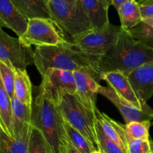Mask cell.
Wrapping results in <instances>:
<instances>
[{
  "instance_id": "cell-18",
  "label": "cell",
  "mask_w": 153,
  "mask_h": 153,
  "mask_svg": "<svg viewBox=\"0 0 153 153\" xmlns=\"http://www.w3.org/2000/svg\"><path fill=\"white\" fill-rule=\"evenodd\" d=\"M120 19V26L123 30L130 31L143 21L140 4L135 0H131L121 4L117 9Z\"/></svg>"
},
{
  "instance_id": "cell-33",
  "label": "cell",
  "mask_w": 153,
  "mask_h": 153,
  "mask_svg": "<svg viewBox=\"0 0 153 153\" xmlns=\"http://www.w3.org/2000/svg\"><path fill=\"white\" fill-rule=\"evenodd\" d=\"M65 1L70 3V4H73V5H77L81 3L80 0H65Z\"/></svg>"
},
{
  "instance_id": "cell-40",
  "label": "cell",
  "mask_w": 153,
  "mask_h": 153,
  "mask_svg": "<svg viewBox=\"0 0 153 153\" xmlns=\"http://www.w3.org/2000/svg\"><path fill=\"white\" fill-rule=\"evenodd\" d=\"M0 153H1V144H0Z\"/></svg>"
},
{
  "instance_id": "cell-27",
  "label": "cell",
  "mask_w": 153,
  "mask_h": 153,
  "mask_svg": "<svg viewBox=\"0 0 153 153\" xmlns=\"http://www.w3.org/2000/svg\"><path fill=\"white\" fill-rule=\"evenodd\" d=\"M129 32L135 39L153 47V26L152 25L141 22Z\"/></svg>"
},
{
  "instance_id": "cell-39",
  "label": "cell",
  "mask_w": 153,
  "mask_h": 153,
  "mask_svg": "<svg viewBox=\"0 0 153 153\" xmlns=\"http://www.w3.org/2000/svg\"><path fill=\"white\" fill-rule=\"evenodd\" d=\"M106 1H108V2L109 3V4H111V5H112V2H111V0H105Z\"/></svg>"
},
{
  "instance_id": "cell-29",
  "label": "cell",
  "mask_w": 153,
  "mask_h": 153,
  "mask_svg": "<svg viewBox=\"0 0 153 153\" xmlns=\"http://www.w3.org/2000/svg\"><path fill=\"white\" fill-rule=\"evenodd\" d=\"M149 139H134L129 137L128 134L126 153H152Z\"/></svg>"
},
{
  "instance_id": "cell-23",
  "label": "cell",
  "mask_w": 153,
  "mask_h": 153,
  "mask_svg": "<svg viewBox=\"0 0 153 153\" xmlns=\"http://www.w3.org/2000/svg\"><path fill=\"white\" fill-rule=\"evenodd\" d=\"M64 128L67 141L76 149H77L79 152L82 153H91L97 149L96 146L82 133L75 129L64 120Z\"/></svg>"
},
{
  "instance_id": "cell-9",
  "label": "cell",
  "mask_w": 153,
  "mask_h": 153,
  "mask_svg": "<svg viewBox=\"0 0 153 153\" xmlns=\"http://www.w3.org/2000/svg\"><path fill=\"white\" fill-rule=\"evenodd\" d=\"M34 51L25 46L19 37H13L4 32L0 26V61L16 69L26 70L34 64Z\"/></svg>"
},
{
  "instance_id": "cell-36",
  "label": "cell",
  "mask_w": 153,
  "mask_h": 153,
  "mask_svg": "<svg viewBox=\"0 0 153 153\" xmlns=\"http://www.w3.org/2000/svg\"><path fill=\"white\" fill-rule=\"evenodd\" d=\"M149 141H150V146H151V151H152V153H153V140L152 139H149Z\"/></svg>"
},
{
  "instance_id": "cell-14",
  "label": "cell",
  "mask_w": 153,
  "mask_h": 153,
  "mask_svg": "<svg viewBox=\"0 0 153 153\" xmlns=\"http://www.w3.org/2000/svg\"><path fill=\"white\" fill-rule=\"evenodd\" d=\"M95 118L97 124L103 133L120 146L125 153H126L128 134L126 131L125 125L114 120L107 114L100 111L99 109L95 113Z\"/></svg>"
},
{
  "instance_id": "cell-31",
  "label": "cell",
  "mask_w": 153,
  "mask_h": 153,
  "mask_svg": "<svg viewBox=\"0 0 153 153\" xmlns=\"http://www.w3.org/2000/svg\"><path fill=\"white\" fill-rule=\"evenodd\" d=\"M61 153H82L79 152L77 149L72 146L68 141H66L64 143V146L61 148Z\"/></svg>"
},
{
  "instance_id": "cell-20",
  "label": "cell",
  "mask_w": 153,
  "mask_h": 153,
  "mask_svg": "<svg viewBox=\"0 0 153 153\" xmlns=\"http://www.w3.org/2000/svg\"><path fill=\"white\" fill-rule=\"evenodd\" d=\"M0 131L13 137L12 125L11 98L6 91L0 78Z\"/></svg>"
},
{
  "instance_id": "cell-6",
  "label": "cell",
  "mask_w": 153,
  "mask_h": 153,
  "mask_svg": "<svg viewBox=\"0 0 153 153\" xmlns=\"http://www.w3.org/2000/svg\"><path fill=\"white\" fill-rule=\"evenodd\" d=\"M122 28L109 22L105 26L91 29L72 38L71 41L81 52L101 58L114 44Z\"/></svg>"
},
{
  "instance_id": "cell-24",
  "label": "cell",
  "mask_w": 153,
  "mask_h": 153,
  "mask_svg": "<svg viewBox=\"0 0 153 153\" xmlns=\"http://www.w3.org/2000/svg\"><path fill=\"white\" fill-rule=\"evenodd\" d=\"M27 153H55L43 134L32 126Z\"/></svg>"
},
{
  "instance_id": "cell-30",
  "label": "cell",
  "mask_w": 153,
  "mask_h": 153,
  "mask_svg": "<svg viewBox=\"0 0 153 153\" xmlns=\"http://www.w3.org/2000/svg\"><path fill=\"white\" fill-rule=\"evenodd\" d=\"M143 19L153 17V4H140Z\"/></svg>"
},
{
  "instance_id": "cell-4",
  "label": "cell",
  "mask_w": 153,
  "mask_h": 153,
  "mask_svg": "<svg viewBox=\"0 0 153 153\" xmlns=\"http://www.w3.org/2000/svg\"><path fill=\"white\" fill-rule=\"evenodd\" d=\"M51 19L70 40L93 29L82 2L73 5L65 0H45Z\"/></svg>"
},
{
  "instance_id": "cell-15",
  "label": "cell",
  "mask_w": 153,
  "mask_h": 153,
  "mask_svg": "<svg viewBox=\"0 0 153 153\" xmlns=\"http://www.w3.org/2000/svg\"><path fill=\"white\" fill-rule=\"evenodd\" d=\"M0 19L5 28L12 30L18 37L26 30L28 19L18 10L11 0H0Z\"/></svg>"
},
{
  "instance_id": "cell-1",
  "label": "cell",
  "mask_w": 153,
  "mask_h": 153,
  "mask_svg": "<svg viewBox=\"0 0 153 153\" xmlns=\"http://www.w3.org/2000/svg\"><path fill=\"white\" fill-rule=\"evenodd\" d=\"M153 61V47L132 37L122 28L114 44L100 58L98 70L102 73L119 70L126 75Z\"/></svg>"
},
{
  "instance_id": "cell-2",
  "label": "cell",
  "mask_w": 153,
  "mask_h": 153,
  "mask_svg": "<svg viewBox=\"0 0 153 153\" xmlns=\"http://www.w3.org/2000/svg\"><path fill=\"white\" fill-rule=\"evenodd\" d=\"M33 58L34 64L41 76L49 69L72 72L85 67H94L97 70L100 60V58L81 52L70 40L56 46L36 47Z\"/></svg>"
},
{
  "instance_id": "cell-26",
  "label": "cell",
  "mask_w": 153,
  "mask_h": 153,
  "mask_svg": "<svg viewBox=\"0 0 153 153\" xmlns=\"http://www.w3.org/2000/svg\"><path fill=\"white\" fill-rule=\"evenodd\" d=\"M15 68L0 61V78L10 98L14 97Z\"/></svg>"
},
{
  "instance_id": "cell-10",
  "label": "cell",
  "mask_w": 153,
  "mask_h": 153,
  "mask_svg": "<svg viewBox=\"0 0 153 153\" xmlns=\"http://www.w3.org/2000/svg\"><path fill=\"white\" fill-rule=\"evenodd\" d=\"M76 82V97L88 110L95 114L97 95L101 79L97 70L94 67H85L73 72Z\"/></svg>"
},
{
  "instance_id": "cell-38",
  "label": "cell",
  "mask_w": 153,
  "mask_h": 153,
  "mask_svg": "<svg viewBox=\"0 0 153 153\" xmlns=\"http://www.w3.org/2000/svg\"><path fill=\"white\" fill-rule=\"evenodd\" d=\"M0 26H1V27H4V24H3V22H1V19H0Z\"/></svg>"
},
{
  "instance_id": "cell-21",
  "label": "cell",
  "mask_w": 153,
  "mask_h": 153,
  "mask_svg": "<svg viewBox=\"0 0 153 153\" xmlns=\"http://www.w3.org/2000/svg\"><path fill=\"white\" fill-rule=\"evenodd\" d=\"M14 97L28 105L32 106V85L26 70L15 68Z\"/></svg>"
},
{
  "instance_id": "cell-3",
  "label": "cell",
  "mask_w": 153,
  "mask_h": 153,
  "mask_svg": "<svg viewBox=\"0 0 153 153\" xmlns=\"http://www.w3.org/2000/svg\"><path fill=\"white\" fill-rule=\"evenodd\" d=\"M31 125L43 134L54 152L61 153V148L67 141L64 119L57 105L40 90L33 100Z\"/></svg>"
},
{
  "instance_id": "cell-37",
  "label": "cell",
  "mask_w": 153,
  "mask_h": 153,
  "mask_svg": "<svg viewBox=\"0 0 153 153\" xmlns=\"http://www.w3.org/2000/svg\"><path fill=\"white\" fill-rule=\"evenodd\" d=\"M91 153H103V152H102V151L99 150V149H96V150H94V152H91Z\"/></svg>"
},
{
  "instance_id": "cell-35",
  "label": "cell",
  "mask_w": 153,
  "mask_h": 153,
  "mask_svg": "<svg viewBox=\"0 0 153 153\" xmlns=\"http://www.w3.org/2000/svg\"><path fill=\"white\" fill-rule=\"evenodd\" d=\"M135 1H137L139 4H143V3H144L145 1H147V0H135Z\"/></svg>"
},
{
  "instance_id": "cell-7",
  "label": "cell",
  "mask_w": 153,
  "mask_h": 153,
  "mask_svg": "<svg viewBox=\"0 0 153 153\" xmlns=\"http://www.w3.org/2000/svg\"><path fill=\"white\" fill-rule=\"evenodd\" d=\"M25 46L31 47L56 46L68 40L62 30L51 18L28 19L25 32L18 37Z\"/></svg>"
},
{
  "instance_id": "cell-13",
  "label": "cell",
  "mask_w": 153,
  "mask_h": 153,
  "mask_svg": "<svg viewBox=\"0 0 153 153\" xmlns=\"http://www.w3.org/2000/svg\"><path fill=\"white\" fill-rule=\"evenodd\" d=\"M128 76L140 101L147 104L153 96V61L136 69Z\"/></svg>"
},
{
  "instance_id": "cell-17",
  "label": "cell",
  "mask_w": 153,
  "mask_h": 153,
  "mask_svg": "<svg viewBox=\"0 0 153 153\" xmlns=\"http://www.w3.org/2000/svg\"><path fill=\"white\" fill-rule=\"evenodd\" d=\"M84 10L94 29L102 28L109 23L108 8L111 6L105 0H80Z\"/></svg>"
},
{
  "instance_id": "cell-34",
  "label": "cell",
  "mask_w": 153,
  "mask_h": 153,
  "mask_svg": "<svg viewBox=\"0 0 153 153\" xmlns=\"http://www.w3.org/2000/svg\"><path fill=\"white\" fill-rule=\"evenodd\" d=\"M141 4H153V0H147V1H145L144 3Z\"/></svg>"
},
{
  "instance_id": "cell-16",
  "label": "cell",
  "mask_w": 153,
  "mask_h": 153,
  "mask_svg": "<svg viewBox=\"0 0 153 153\" xmlns=\"http://www.w3.org/2000/svg\"><path fill=\"white\" fill-rule=\"evenodd\" d=\"M12 125L13 136L19 137L27 131H31L32 106L28 105L19 101L16 97L11 99Z\"/></svg>"
},
{
  "instance_id": "cell-25",
  "label": "cell",
  "mask_w": 153,
  "mask_h": 153,
  "mask_svg": "<svg viewBox=\"0 0 153 153\" xmlns=\"http://www.w3.org/2000/svg\"><path fill=\"white\" fill-rule=\"evenodd\" d=\"M151 121H132L126 124L125 128L129 137L134 139L149 140Z\"/></svg>"
},
{
  "instance_id": "cell-5",
  "label": "cell",
  "mask_w": 153,
  "mask_h": 153,
  "mask_svg": "<svg viewBox=\"0 0 153 153\" xmlns=\"http://www.w3.org/2000/svg\"><path fill=\"white\" fill-rule=\"evenodd\" d=\"M57 106L64 120L82 133L98 149L95 114L88 110L76 96H64Z\"/></svg>"
},
{
  "instance_id": "cell-22",
  "label": "cell",
  "mask_w": 153,
  "mask_h": 153,
  "mask_svg": "<svg viewBox=\"0 0 153 153\" xmlns=\"http://www.w3.org/2000/svg\"><path fill=\"white\" fill-rule=\"evenodd\" d=\"M31 133V130L20 137L13 138L0 131L1 153H27Z\"/></svg>"
},
{
  "instance_id": "cell-12",
  "label": "cell",
  "mask_w": 153,
  "mask_h": 153,
  "mask_svg": "<svg viewBox=\"0 0 153 153\" xmlns=\"http://www.w3.org/2000/svg\"><path fill=\"white\" fill-rule=\"evenodd\" d=\"M101 80L107 82L109 88L120 95L123 98L132 103L136 107L140 109H145L149 107V105H143L137 97L128 75L119 70L106 72L100 74Z\"/></svg>"
},
{
  "instance_id": "cell-28",
  "label": "cell",
  "mask_w": 153,
  "mask_h": 153,
  "mask_svg": "<svg viewBox=\"0 0 153 153\" xmlns=\"http://www.w3.org/2000/svg\"><path fill=\"white\" fill-rule=\"evenodd\" d=\"M96 128H97V138L99 142V150L102 151L103 153H125L120 146L110 140L103 133L97 124V121H96Z\"/></svg>"
},
{
  "instance_id": "cell-32",
  "label": "cell",
  "mask_w": 153,
  "mask_h": 153,
  "mask_svg": "<svg viewBox=\"0 0 153 153\" xmlns=\"http://www.w3.org/2000/svg\"><path fill=\"white\" fill-rule=\"evenodd\" d=\"M131 1V0H111V2H112V5L116 8L117 10V9L119 8V7L121 5V4L126 2V1Z\"/></svg>"
},
{
  "instance_id": "cell-19",
  "label": "cell",
  "mask_w": 153,
  "mask_h": 153,
  "mask_svg": "<svg viewBox=\"0 0 153 153\" xmlns=\"http://www.w3.org/2000/svg\"><path fill=\"white\" fill-rule=\"evenodd\" d=\"M11 1L27 19L51 18L45 0H11Z\"/></svg>"
},
{
  "instance_id": "cell-11",
  "label": "cell",
  "mask_w": 153,
  "mask_h": 153,
  "mask_svg": "<svg viewBox=\"0 0 153 153\" xmlns=\"http://www.w3.org/2000/svg\"><path fill=\"white\" fill-rule=\"evenodd\" d=\"M98 94L114 105L120 112L126 124L132 121H151L153 120V108L150 106L145 109L139 108L123 98L111 88L102 86L101 85L99 88Z\"/></svg>"
},
{
  "instance_id": "cell-8",
  "label": "cell",
  "mask_w": 153,
  "mask_h": 153,
  "mask_svg": "<svg viewBox=\"0 0 153 153\" xmlns=\"http://www.w3.org/2000/svg\"><path fill=\"white\" fill-rule=\"evenodd\" d=\"M41 77L38 90L44 93L56 105L64 96H76V86L73 72L49 69Z\"/></svg>"
}]
</instances>
